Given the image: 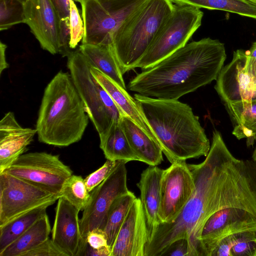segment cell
<instances>
[{
    "instance_id": "15",
    "label": "cell",
    "mask_w": 256,
    "mask_h": 256,
    "mask_svg": "<svg viewBox=\"0 0 256 256\" xmlns=\"http://www.w3.org/2000/svg\"><path fill=\"white\" fill-rule=\"evenodd\" d=\"M246 52L234 51L232 61L221 70L214 88L224 104L256 98V86L245 70Z\"/></svg>"
},
{
    "instance_id": "28",
    "label": "cell",
    "mask_w": 256,
    "mask_h": 256,
    "mask_svg": "<svg viewBox=\"0 0 256 256\" xmlns=\"http://www.w3.org/2000/svg\"><path fill=\"white\" fill-rule=\"evenodd\" d=\"M208 10H220L256 20V4L248 0H172Z\"/></svg>"
},
{
    "instance_id": "30",
    "label": "cell",
    "mask_w": 256,
    "mask_h": 256,
    "mask_svg": "<svg viewBox=\"0 0 256 256\" xmlns=\"http://www.w3.org/2000/svg\"><path fill=\"white\" fill-rule=\"evenodd\" d=\"M26 22V0H0V31Z\"/></svg>"
},
{
    "instance_id": "6",
    "label": "cell",
    "mask_w": 256,
    "mask_h": 256,
    "mask_svg": "<svg viewBox=\"0 0 256 256\" xmlns=\"http://www.w3.org/2000/svg\"><path fill=\"white\" fill-rule=\"evenodd\" d=\"M67 66L99 138L126 116L90 72L91 63L79 48L67 56Z\"/></svg>"
},
{
    "instance_id": "8",
    "label": "cell",
    "mask_w": 256,
    "mask_h": 256,
    "mask_svg": "<svg viewBox=\"0 0 256 256\" xmlns=\"http://www.w3.org/2000/svg\"><path fill=\"white\" fill-rule=\"evenodd\" d=\"M146 0H82L84 44H112L116 31Z\"/></svg>"
},
{
    "instance_id": "34",
    "label": "cell",
    "mask_w": 256,
    "mask_h": 256,
    "mask_svg": "<svg viewBox=\"0 0 256 256\" xmlns=\"http://www.w3.org/2000/svg\"><path fill=\"white\" fill-rule=\"evenodd\" d=\"M22 256H68L50 238L30 250Z\"/></svg>"
},
{
    "instance_id": "24",
    "label": "cell",
    "mask_w": 256,
    "mask_h": 256,
    "mask_svg": "<svg viewBox=\"0 0 256 256\" xmlns=\"http://www.w3.org/2000/svg\"><path fill=\"white\" fill-rule=\"evenodd\" d=\"M50 232V220L46 214L0 252V256H22L48 238Z\"/></svg>"
},
{
    "instance_id": "35",
    "label": "cell",
    "mask_w": 256,
    "mask_h": 256,
    "mask_svg": "<svg viewBox=\"0 0 256 256\" xmlns=\"http://www.w3.org/2000/svg\"><path fill=\"white\" fill-rule=\"evenodd\" d=\"M189 246L186 238L178 239L161 252L159 256H188Z\"/></svg>"
},
{
    "instance_id": "29",
    "label": "cell",
    "mask_w": 256,
    "mask_h": 256,
    "mask_svg": "<svg viewBox=\"0 0 256 256\" xmlns=\"http://www.w3.org/2000/svg\"><path fill=\"white\" fill-rule=\"evenodd\" d=\"M63 198L79 211L84 210L90 198L84 180L80 176L71 175L64 183L60 198Z\"/></svg>"
},
{
    "instance_id": "16",
    "label": "cell",
    "mask_w": 256,
    "mask_h": 256,
    "mask_svg": "<svg viewBox=\"0 0 256 256\" xmlns=\"http://www.w3.org/2000/svg\"><path fill=\"white\" fill-rule=\"evenodd\" d=\"M148 238L146 215L140 198H136L111 248L110 256H144Z\"/></svg>"
},
{
    "instance_id": "17",
    "label": "cell",
    "mask_w": 256,
    "mask_h": 256,
    "mask_svg": "<svg viewBox=\"0 0 256 256\" xmlns=\"http://www.w3.org/2000/svg\"><path fill=\"white\" fill-rule=\"evenodd\" d=\"M36 134V129L22 127L13 112L4 114L0 121V174L26 151Z\"/></svg>"
},
{
    "instance_id": "37",
    "label": "cell",
    "mask_w": 256,
    "mask_h": 256,
    "mask_svg": "<svg viewBox=\"0 0 256 256\" xmlns=\"http://www.w3.org/2000/svg\"><path fill=\"white\" fill-rule=\"evenodd\" d=\"M246 52L245 70L252 82L256 86V41L252 43L250 49Z\"/></svg>"
},
{
    "instance_id": "10",
    "label": "cell",
    "mask_w": 256,
    "mask_h": 256,
    "mask_svg": "<svg viewBox=\"0 0 256 256\" xmlns=\"http://www.w3.org/2000/svg\"><path fill=\"white\" fill-rule=\"evenodd\" d=\"M126 162L118 160L106 178L91 192L90 202L80 219L82 241L86 244L88 232L95 228L104 230L108 210L114 200L130 190L127 186Z\"/></svg>"
},
{
    "instance_id": "3",
    "label": "cell",
    "mask_w": 256,
    "mask_h": 256,
    "mask_svg": "<svg viewBox=\"0 0 256 256\" xmlns=\"http://www.w3.org/2000/svg\"><path fill=\"white\" fill-rule=\"evenodd\" d=\"M134 98L171 164L208 155L209 140L198 116L189 105L178 100L160 99L139 94H134Z\"/></svg>"
},
{
    "instance_id": "5",
    "label": "cell",
    "mask_w": 256,
    "mask_h": 256,
    "mask_svg": "<svg viewBox=\"0 0 256 256\" xmlns=\"http://www.w3.org/2000/svg\"><path fill=\"white\" fill-rule=\"evenodd\" d=\"M172 0H146L120 25L112 46L123 74L134 67L172 14Z\"/></svg>"
},
{
    "instance_id": "12",
    "label": "cell",
    "mask_w": 256,
    "mask_h": 256,
    "mask_svg": "<svg viewBox=\"0 0 256 256\" xmlns=\"http://www.w3.org/2000/svg\"><path fill=\"white\" fill-rule=\"evenodd\" d=\"M194 188L192 173L185 160L176 161L163 170L160 183V222H170L180 214Z\"/></svg>"
},
{
    "instance_id": "7",
    "label": "cell",
    "mask_w": 256,
    "mask_h": 256,
    "mask_svg": "<svg viewBox=\"0 0 256 256\" xmlns=\"http://www.w3.org/2000/svg\"><path fill=\"white\" fill-rule=\"evenodd\" d=\"M203 16L196 6L174 4L172 14L134 68L144 70L150 68L184 46L201 26Z\"/></svg>"
},
{
    "instance_id": "2",
    "label": "cell",
    "mask_w": 256,
    "mask_h": 256,
    "mask_svg": "<svg viewBox=\"0 0 256 256\" xmlns=\"http://www.w3.org/2000/svg\"><path fill=\"white\" fill-rule=\"evenodd\" d=\"M226 57L224 44L218 40L194 41L138 74L128 88L146 96L178 100L216 80Z\"/></svg>"
},
{
    "instance_id": "4",
    "label": "cell",
    "mask_w": 256,
    "mask_h": 256,
    "mask_svg": "<svg viewBox=\"0 0 256 256\" xmlns=\"http://www.w3.org/2000/svg\"><path fill=\"white\" fill-rule=\"evenodd\" d=\"M89 118L70 73L58 72L44 90L36 128L38 140L69 146L81 140Z\"/></svg>"
},
{
    "instance_id": "32",
    "label": "cell",
    "mask_w": 256,
    "mask_h": 256,
    "mask_svg": "<svg viewBox=\"0 0 256 256\" xmlns=\"http://www.w3.org/2000/svg\"><path fill=\"white\" fill-rule=\"evenodd\" d=\"M70 46L74 49L82 40L84 34L83 20H82L78 9L72 0H70Z\"/></svg>"
},
{
    "instance_id": "40",
    "label": "cell",
    "mask_w": 256,
    "mask_h": 256,
    "mask_svg": "<svg viewBox=\"0 0 256 256\" xmlns=\"http://www.w3.org/2000/svg\"><path fill=\"white\" fill-rule=\"evenodd\" d=\"M70 0H51L56 9L60 20L70 17ZM77 2V0H72Z\"/></svg>"
},
{
    "instance_id": "21",
    "label": "cell",
    "mask_w": 256,
    "mask_h": 256,
    "mask_svg": "<svg viewBox=\"0 0 256 256\" xmlns=\"http://www.w3.org/2000/svg\"><path fill=\"white\" fill-rule=\"evenodd\" d=\"M121 124L138 161L152 166L160 164L163 157L158 144L128 116H123Z\"/></svg>"
},
{
    "instance_id": "11",
    "label": "cell",
    "mask_w": 256,
    "mask_h": 256,
    "mask_svg": "<svg viewBox=\"0 0 256 256\" xmlns=\"http://www.w3.org/2000/svg\"><path fill=\"white\" fill-rule=\"evenodd\" d=\"M4 172L44 187L59 198L64 183L72 174L58 155L46 152L22 154Z\"/></svg>"
},
{
    "instance_id": "36",
    "label": "cell",
    "mask_w": 256,
    "mask_h": 256,
    "mask_svg": "<svg viewBox=\"0 0 256 256\" xmlns=\"http://www.w3.org/2000/svg\"><path fill=\"white\" fill-rule=\"evenodd\" d=\"M86 242L91 247L96 249L109 246L106 234L104 231L100 228H95L90 231L86 237Z\"/></svg>"
},
{
    "instance_id": "13",
    "label": "cell",
    "mask_w": 256,
    "mask_h": 256,
    "mask_svg": "<svg viewBox=\"0 0 256 256\" xmlns=\"http://www.w3.org/2000/svg\"><path fill=\"white\" fill-rule=\"evenodd\" d=\"M248 230H256V216L252 212L235 207L216 212L208 218L202 231L203 256H212L224 238Z\"/></svg>"
},
{
    "instance_id": "27",
    "label": "cell",
    "mask_w": 256,
    "mask_h": 256,
    "mask_svg": "<svg viewBox=\"0 0 256 256\" xmlns=\"http://www.w3.org/2000/svg\"><path fill=\"white\" fill-rule=\"evenodd\" d=\"M136 198L130 191L116 198L110 206L107 214L104 230L108 238V246L111 248Z\"/></svg>"
},
{
    "instance_id": "33",
    "label": "cell",
    "mask_w": 256,
    "mask_h": 256,
    "mask_svg": "<svg viewBox=\"0 0 256 256\" xmlns=\"http://www.w3.org/2000/svg\"><path fill=\"white\" fill-rule=\"evenodd\" d=\"M116 162L107 160L100 168L84 179L86 188L90 192L106 178L115 166Z\"/></svg>"
},
{
    "instance_id": "1",
    "label": "cell",
    "mask_w": 256,
    "mask_h": 256,
    "mask_svg": "<svg viewBox=\"0 0 256 256\" xmlns=\"http://www.w3.org/2000/svg\"><path fill=\"white\" fill-rule=\"evenodd\" d=\"M188 166L194 180V192L173 221L160 222L148 232L144 256H159L180 238L188 240V256H203L201 233L212 214L235 207L256 216V164L234 157L218 131L213 132L205 160Z\"/></svg>"
},
{
    "instance_id": "38",
    "label": "cell",
    "mask_w": 256,
    "mask_h": 256,
    "mask_svg": "<svg viewBox=\"0 0 256 256\" xmlns=\"http://www.w3.org/2000/svg\"><path fill=\"white\" fill-rule=\"evenodd\" d=\"M236 234L228 236L222 240L212 253V256H232L231 250L236 242Z\"/></svg>"
},
{
    "instance_id": "41",
    "label": "cell",
    "mask_w": 256,
    "mask_h": 256,
    "mask_svg": "<svg viewBox=\"0 0 256 256\" xmlns=\"http://www.w3.org/2000/svg\"><path fill=\"white\" fill-rule=\"evenodd\" d=\"M7 46L2 42H0V74L9 66L6 60V50Z\"/></svg>"
},
{
    "instance_id": "42",
    "label": "cell",
    "mask_w": 256,
    "mask_h": 256,
    "mask_svg": "<svg viewBox=\"0 0 256 256\" xmlns=\"http://www.w3.org/2000/svg\"><path fill=\"white\" fill-rule=\"evenodd\" d=\"M252 160L256 164V146L253 152L252 155Z\"/></svg>"
},
{
    "instance_id": "18",
    "label": "cell",
    "mask_w": 256,
    "mask_h": 256,
    "mask_svg": "<svg viewBox=\"0 0 256 256\" xmlns=\"http://www.w3.org/2000/svg\"><path fill=\"white\" fill-rule=\"evenodd\" d=\"M79 212L63 198L58 199L52 240L68 256H76L82 241Z\"/></svg>"
},
{
    "instance_id": "26",
    "label": "cell",
    "mask_w": 256,
    "mask_h": 256,
    "mask_svg": "<svg viewBox=\"0 0 256 256\" xmlns=\"http://www.w3.org/2000/svg\"><path fill=\"white\" fill-rule=\"evenodd\" d=\"M48 207L34 208L0 226V252L45 215Z\"/></svg>"
},
{
    "instance_id": "14",
    "label": "cell",
    "mask_w": 256,
    "mask_h": 256,
    "mask_svg": "<svg viewBox=\"0 0 256 256\" xmlns=\"http://www.w3.org/2000/svg\"><path fill=\"white\" fill-rule=\"evenodd\" d=\"M26 22L42 48L60 52V21L51 0H26Z\"/></svg>"
},
{
    "instance_id": "25",
    "label": "cell",
    "mask_w": 256,
    "mask_h": 256,
    "mask_svg": "<svg viewBox=\"0 0 256 256\" xmlns=\"http://www.w3.org/2000/svg\"><path fill=\"white\" fill-rule=\"evenodd\" d=\"M100 147L106 160L126 162L138 160L126 136L121 122L114 124L104 136L100 137Z\"/></svg>"
},
{
    "instance_id": "39",
    "label": "cell",
    "mask_w": 256,
    "mask_h": 256,
    "mask_svg": "<svg viewBox=\"0 0 256 256\" xmlns=\"http://www.w3.org/2000/svg\"><path fill=\"white\" fill-rule=\"evenodd\" d=\"M110 249L109 246H104L98 249L94 248L87 242L79 251L77 256H110Z\"/></svg>"
},
{
    "instance_id": "19",
    "label": "cell",
    "mask_w": 256,
    "mask_h": 256,
    "mask_svg": "<svg viewBox=\"0 0 256 256\" xmlns=\"http://www.w3.org/2000/svg\"><path fill=\"white\" fill-rule=\"evenodd\" d=\"M90 72L122 112L131 118L157 143L152 130L144 116L134 98L128 92L126 89L120 86L92 64Z\"/></svg>"
},
{
    "instance_id": "9",
    "label": "cell",
    "mask_w": 256,
    "mask_h": 256,
    "mask_svg": "<svg viewBox=\"0 0 256 256\" xmlns=\"http://www.w3.org/2000/svg\"><path fill=\"white\" fill-rule=\"evenodd\" d=\"M58 198L44 187L4 172L0 174V226Z\"/></svg>"
},
{
    "instance_id": "22",
    "label": "cell",
    "mask_w": 256,
    "mask_h": 256,
    "mask_svg": "<svg viewBox=\"0 0 256 256\" xmlns=\"http://www.w3.org/2000/svg\"><path fill=\"white\" fill-rule=\"evenodd\" d=\"M225 106L234 124L232 134L252 145L256 141V98Z\"/></svg>"
},
{
    "instance_id": "20",
    "label": "cell",
    "mask_w": 256,
    "mask_h": 256,
    "mask_svg": "<svg viewBox=\"0 0 256 256\" xmlns=\"http://www.w3.org/2000/svg\"><path fill=\"white\" fill-rule=\"evenodd\" d=\"M163 170L150 166L140 175L137 184L140 200L146 215L148 232L160 223L158 210L160 202V183Z\"/></svg>"
},
{
    "instance_id": "31",
    "label": "cell",
    "mask_w": 256,
    "mask_h": 256,
    "mask_svg": "<svg viewBox=\"0 0 256 256\" xmlns=\"http://www.w3.org/2000/svg\"><path fill=\"white\" fill-rule=\"evenodd\" d=\"M231 252L232 256H256V230L237 233Z\"/></svg>"
},
{
    "instance_id": "23",
    "label": "cell",
    "mask_w": 256,
    "mask_h": 256,
    "mask_svg": "<svg viewBox=\"0 0 256 256\" xmlns=\"http://www.w3.org/2000/svg\"><path fill=\"white\" fill-rule=\"evenodd\" d=\"M79 50L96 68L126 90L123 74L112 44H84Z\"/></svg>"
},
{
    "instance_id": "43",
    "label": "cell",
    "mask_w": 256,
    "mask_h": 256,
    "mask_svg": "<svg viewBox=\"0 0 256 256\" xmlns=\"http://www.w3.org/2000/svg\"><path fill=\"white\" fill-rule=\"evenodd\" d=\"M248 0L256 4V0Z\"/></svg>"
}]
</instances>
